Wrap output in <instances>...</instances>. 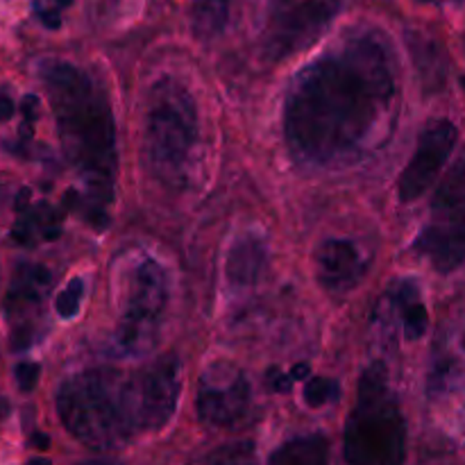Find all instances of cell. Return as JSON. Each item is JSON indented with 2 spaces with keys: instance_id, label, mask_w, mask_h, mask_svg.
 Returning <instances> with one entry per match:
<instances>
[{
  "instance_id": "obj_10",
  "label": "cell",
  "mask_w": 465,
  "mask_h": 465,
  "mask_svg": "<svg viewBox=\"0 0 465 465\" xmlns=\"http://www.w3.org/2000/svg\"><path fill=\"white\" fill-rule=\"evenodd\" d=\"M457 125L450 121H436L420 134L418 148L409 166L402 171L398 182V195L402 203H413L427 193L436 177L448 163L454 145H457Z\"/></svg>"
},
{
  "instance_id": "obj_15",
  "label": "cell",
  "mask_w": 465,
  "mask_h": 465,
  "mask_svg": "<svg viewBox=\"0 0 465 465\" xmlns=\"http://www.w3.org/2000/svg\"><path fill=\"white\" fill-rule=\"evenodd\" d=\"M62 234L59 227V213L53 212L45 203L25 209L16 223H14L12 239L21 245H35L36 241H54Z\"/></svg>"
},
{
  "instance_id": "obj_20",
  "label": "cell",
  "mask_w": 465,
  "mask_h": 465,
  "mask_svg": "<svg viewBox=\"0 0 465 465\" xmlns=\"http://www.w3.org/2000/svg\"><path fill=\"white\" fill-rule=\"evenodd\" d=\"M82 295H84V284L82 280H71L66 284V289L57 295V302H54V309L62 318H75L77 312H80V302H82Z\"/></svg>"
},
{
  "instance_id": "obj_29",
  "label": "cell",
  "mask_w": 465,
  "mask_h": 465,
  "mask_svg": "<svg viewBox=\"0 0 465 465\" xmlns=\"http://www.w3.org/2000/svg\"><path fill=\"white\" fill-rule=\"evenodd\" d=\"M309 372H312V368H309L307 363H298V366L291 371V375H293V380H309Z\"/></svg>"
},
{
  "instance_id": "obj_28",
  "label": "cell",
  "mask_w": 465,
  "mask_h": 465,
  "mask_svg": "<svg viewBox=\"0 0 465 465\" xmlns=\"http://www.w3.org/2000/svg\"><path fill=\"white\" fill-rule=\"evenodd\" d=\"M30 443L35 445L36 450H48L50 448V439L45 434H39V431H35V434L30 436Z\"/></svg>"
},
{
  "instance_id": "obj_5",
  "label": "cell",
  "mask_w": 465,
  "mask_h": 465,
  "mask_svg": "<svg viewBox=\"0 0 465 465\" xmlns=\"http://www.w3.org/2000/svg\"><path fill=\"white\" fill-rule=\"evenodd\" d=\"M345 459L354 465H398L407 450V425L391 391L384 363L375 361L359 380L357 402L345 422Z\"/></svg>"
},
{
  "instance_id": "obj_26",
  "label": "cell",
  "mask_w": 465,
  "mask_h": 465,
  "mask_svg": "<svg viewBox=\"0 0 465 465\" xmlns=\"http://www.w3.org/2000/svg\"><path fill=\"white\" fill-rule=\"evenodd\" d=\"M14 112H16V104L9 95H0V123H7L12 121Z\"/></svg>"
},
{
  "instance_id": "obj_11",
  "label": "cell",
  "mask_w": 465,
  "mask_h": 465,
  "mask_svg": "<svg viewBox=\"0 0 465 465\" xmlns=\"http://www.w3.org/2000/svg\"><path fill=\"white\" fill-rule=\"evenodd\" d=\"M318 280L331 293H348L363 277V259L352 241L330 239L318 248Z\"/></svg>"
},
{
  "instance_id": "obj_6",
  "label": "cell",
  "mask_w": 465,
  "mask_h": 465,
  "mask_svg": "<svg viewBox=\"0 0 465 465\" xmlns=\"http://www.w3.org/2000/svg\"><path fill=\"white\" fill-rule=\"evenodd\" d=\"M171 282L162 263L143 259L132 275L127 307L114 331V350L123 357H143L153 352L168 307Z\"/></svg>"
},
{
  "instance_id": "obj_2",
  "label": "cell",
  "mask_w": 465,
  "mask_h": 465,
  "mask_svg": "<svg viewBox=\"0 0 465 465\" xmlns=\"http://www.w3.org/2000/svg\"><path fill=\"white\" fill-rule=\"evenodd\" d=\"M180 393L182 361L168 354L134 372L94 368L71 377L57 393V413L86 448L118 450L143 431L163 430Z\"/></svg>"
},
{
  "instance_id": "obj_8",
  "label": "cell",
  "mask_w": 465,
  "mask_h": 465,
  "mask_svg": "<svg viewBox=\"0 0 465 465\" xmlns=\"http://www.w3.org/2000/svg\"><path fill=\"white\" fill-rule=\"evenodd\" d=\"M341 0H271L262 48L266 59L282 62L309 48L334 21Z\"/></svg>"
},
{
  "instance_id": "obj_27",
  "label": "cell",
  "mask_w": 465,
  "mask_h": 465,
  "mask_svg": "<svg viewBox=\"0 0 465 465\" xmlns=\"http://www.w3.org/2000/svg\"><path fill=\"white\" fill-rule=\"evenodd\" d=\"M27 204H30V189H21L16 195V212L23 213L27 209Z\"/></svg>"
},
{
  "instance_id": "obj_30",
  "label": "cell",
  "mask_w": 465,
  "mask_h": 465,
  "mask_svg": "<svg viewBox=\"0 0 465 465\" xmlns=\"http://www.w3.org/2000/svg\"><path fill=\"white\" fill-rule=\"evenodd\" d=\"M9 416V402L5 398H0V418Z\"/></svg>"
},
{
  "instance_id": "obj_1",
  "label": "cell",
  "mask_w": 465,
  "mask_h": 465,
  "mask_svg": "<svg viewBox=\"0 0 465 465\" xmlns=\"http://www.w3.org/2000/svg\"><path fill=\"white\" fill-rule=\"evenodd\" d=\"M395 112L398 82L386 44L375 32H357L293 80L286 145L304 166H345L386 139Z\"/></svg>"
},
{
  "instance_id": "obj_14",
  "label": "cell",
  "mask_w": 465,
  "mask_h": 465,
  "mask_svg": "<svg viewBox=\"0 0 465 465\" xmlns=\"http://www.w3.org/2000/svg\"><path fill=\"white\" fill-rule=\"evenodd\" d=\"M53 286V272L39 263H21L14 275L12 289L7 295V309L39 307Z\"/></svg>"
},
{
  "instance_id": "obj_18",
  "label": "cell",
  "mask_w": 465,
  "mask_h": 465,
  "mask_svg": "<svg viewBox=\"0 0 465 465\" xmlns=\"http://www.w3.org/2000/svg\"><path fill=\"white\" fill-rule=\"evenodd\" d=\"M232 0H193V30L200 39L223 35L230 18Z\"/></svg>"
},
{
  "instance_id": "obj_23",
  "label": "cell",
  "mask_w": 465,
  "mask_h": 465,
  "mask_svg": "<svg viewBox=\"0 0 465 465\" xmlns=\"http://www.w3.org/2000/svg\"><path fill=\"white\" fill-rule=\"evenodd\" d=\"M21 112H23V125H21V136L23 141L32 139L35 134V123L36 116H39V98L36 95H25L21 104Z\"/></svg>"
},
{
  "instance_id": "obj_25",
  "label": "cell",
  "mask_w": 465,
  "mask_h": 465,
  "mask_svg": "<svg viewBox=\"0 0 465 465\" xmlns=\"http://www.w3.org/2000/svg\"><path fill=\"white\" fill-rule=\"evenodd\" d=\"M268 381H271L272 384V389L275 391H280V393H286V391H291V380H289V375H282L280 371H272V375L271 372H268Z\"/></svg>"
},
{
  "instance_id": "obj_17",
  "label": "cell",
  "mask_w": 465,
  "mask_h": 465,
  "mask_svg": "<svg viewBox=\"0 0 465 465\" xmlns=\"http://www.w3.org/2000/svg\"><path fill=\"white\" fill-rule=\"evenodd\" d=\"M393 302L395 309H400V316H402L404 336L409 341L422 339L427 331V325H430V316H427V307L422 304L413 282H404V284H400L395 289Z\"/></svg>"
},
{
  "instance_id": "obj_24",
  "label": "cell",
  "mask_w": 465,
  "mask_h": 465,
  "mask_svg": "<svg viewBox=\"0 0 465 465\" xmlns=\"http://www.w3.org/2000/svg\"><path fill=\"white\" fill-rule=\"evenodd\" d=\"M32 7H35L36 16H39V21L44 23V25L48 27V30H57V27L62 25V18H59L57 9L44 7V5H41L39 0H35V5H32Z\"/></svg>"
},
{
  "instance_id": "obj_3",
  "label": "cell",
  "mask_w": 465,
  "mask_h": 465,
  "mask_svg": "<svg viewBox=\"0 0 465 465\" xmlns=\"http://www.w3.org/2000/svg\"><path fill=\"white\" fill-rule=\"evenodd\" d=\"M39 75L57 118L64 154L84 184L82 209L94 225L104 227L118 173L116 125L107 91L89 73L62 59L41 62Z\"/></svg>"
},
{
  "instance_id": "obj_16",
  "label": "cell",
  "mask_w": 465,
  "mask_h": 465,
  "mask_svg": "<svg viewBox=\"0 0 465 465\" xmlns=\"http://www.w3.org/2000/svg\"><path fill=\"white\" fill-rule=\"evenodd\" d=\"M330 457V440L321 434L300 436L271 454L275 465H322Z\"/></svg>"
},
{
  "instance_id": "obj_19",
  "label": "cell",
  "mask_w": 465,
  "mask_h": 465,
  "mask_svg": "<svg viewBox=\"0 0 465 465\" xmlns=\"http://www.w3.org/2000/svg\"><path fill=\"white\" fill-rule=\"evenodd\" d=\"M339 384L334 380H327V377H309L307 386H304V402L312 409L325 407L327 402L339 400Z\"/></svg>"
},
{
  "instance_id": "obj_22",
  "label": "cell",
  "mask_w": 465,
  "mask_h": 465,
  "mask_svg": "<svg viewBox=\"0 0 465 465\" xmlns=\"http://www.w3.org/2000/svg\"><path fill=\"white\" fill-rule=\"evenodd\" d=\"M14 375H16V384L23 393H30L35 391V386L39 384L41 366L35 361H21L16 368H14Z\"/></svg>"
},
{
  "instance_id": "obj_13",
  "label": "cell",
  "mask_w": 465,
  "mask_h": 465,
  "mask_svg": "<svg viewBox=\"0 0 465 465\" xmlns=\"http://www.w3.org/2000/svg\"><path fill=\"white\" fill-rule=\"evenodd\" d=\"M266 263V245L262 239L248 234L232 245L227 254V280L236 286H250L259 280Z\"/></svg>"
},
{
  "instance_id": "obj_7",
  "label": "cell",
  "mask_w": 465,
  "mask_h": 465,
  "mask_svg": "<svg viewBox=\"0 0 465 465\" xmlns=\"http://www.w3.org/2000/svg\"><path fill=\"white\" fill-rule=\"evenodd\" d=\"M413 248L436 268L450 272L465 262V157L440 184L431 221Z\"/></svg>"
},
{
  "instance_id": "obj_21",
  "label": "cell",
  "mask_w": 465,
  "mask_h": 465,
  "mask_svg": "<svg viewBox=\"0 0 465 465\" xmlns=\"http://www.w3.org/2000/svg\"><path fill=\"white\" fill-rule=\"evenodd\" d=\"M254 457V445L252 443H234L225 445L218 452H212L209 457H204V461L209 463H245Z\"/></svg>"
},
{
  "instance_id": "obj_4",
  "label": "cell",
  "mask_w": 465,
  "mask_h": 465,
  "mask_svg": "<svg viewBox=\"0 0 465 465\" xmlns=\"http://www.w3.org/2000/svg\"><path fill=\"white\" fill-rule=\"evenodd\" d=\"M198 139V109L189 91L173 77L154 82L143 123V157L153 175L173 189H186Z\"/></svg>"
},
{
  "instance_id": "obj_9",
  "label": "cell",
  "mask_w": 465,
  "mask_h": 465,
  "mask_svg": "<svg viewBox=\"0 0 465 465\" xmlns=\"http://www.w3.org/2000/svg\"><path fill=\"white\" fill-rule=\"evenodd\" d=\"M252 402L248 377L227 361H218L204 371L195 409L200 422L209 427H234L248 413Z\"/></svg>"
},
{
  "instance_id": "obj_31",
  "label": "cell",
  "mask_w": 465,
  "mask_h": 465,
  "mask_svg": "<svg viewBox=\"0 0 465 465\" xmlns=\"http://www.w3.org/2000/svg\"><path fill=\"white\" fill-rule=\"evenodd\" d=\"M54 5H57L59 9H64V7H71L73 0H54Z\"/></svg>"
},
{
  "instance_id": "obj_12",
  "label": "cell",
  "mask_w": 465,
  "mask_h": 465,
  "mask_svg": "<svg viewBox=\"0 0 465 465\" xmlns=\"http://www.w3.org/2000/svg\"><path fill=\"white\" fill-rule=\"evenodd\" d=\"M465 389V321L450 322L440 331L430 371L431 393Z\"/></svg>"
}]
</instances>
